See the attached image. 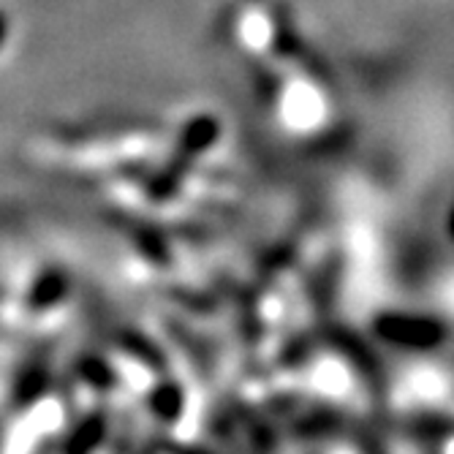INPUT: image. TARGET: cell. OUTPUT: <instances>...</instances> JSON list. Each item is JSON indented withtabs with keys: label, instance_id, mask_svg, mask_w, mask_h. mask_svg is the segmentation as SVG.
Wrapping results in <instances>:
<instances>
[{
	"label": "cell",
	"instance_id": "1",
	"mask_svg": "<svg viewBox=\"0 0 454 454\" xmlns=\"http://www.w3.org/2000/svg\"><path fill=\"white\" fill-rule=\"evenodd\" d=\"M4 35H6V20L0 17V38H4Z\"/></svg>",
	"mask_w": 454,
	"mask_h": 454
}]
</instances>
